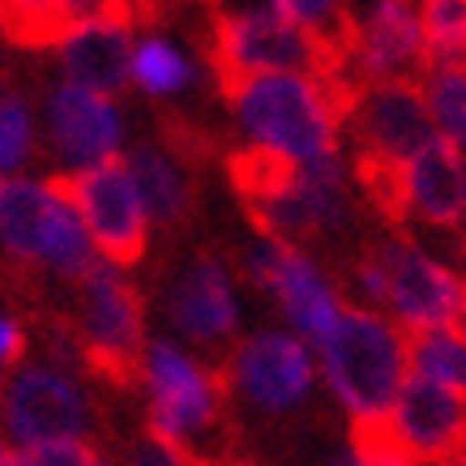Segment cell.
Masks as SVG:
<instances>
[{
  "mask_svg": "<svg viewBox=\"0 0 466 466\" xmlns=\"http://www.w3.org/2000/svg\"><path fill=\"white\" fill-rule=\"evenodd\" d=\"M137 385L146 390V432L171 441L193 462L236 453L223 441L231 432V390L223 368H206L176 342L155 339L142 355Z\"/></svg>",
  "mask_w": 466,
  "mask_h": 466,
  "instance_id": "1",
  "label": "cell"
},
{
  "mask_svg": "<svg viewBox=\"0 0 466 466\" xmlns=\"http://www.w3.org/2000/svg\"><path fill=\"white\" fill-rule=\"evenodd\" d=\"M227 107L248 146L283 155L291 163H317L339 155L342 116L321 82L304 73H261L223 90Z\"/></svg>",
  "mask_w": 466,
  "mask_h": 466,
  "instance_id": "2",
  "label": "cell"
},
{
  "mask_svg": "<svg viewBox=\"0 0 466 466\" xmlns=\"http://www.w3.org/2000/svg\"><path fill=\"white\" fill-rule=\"evenodd\" d=\"M351 458L394 466H466V390L407 377L385 415L351 420Z\"/></svg>",
  "mask_w": 466,
  "mask_h": 466,
  "instance_id": "3",
  "label": "cell"
},
{
  "mask_svg": "<svg viewBox=\"0 0 466 466\" xmlns=\"http://www.w3.org/2000/svg\"><path fill=\"white\" fill-rule=\"evenodd\" d=\"M317 351H321L325 381H329L334 398L347 407L351 420L385 415L410 377L407 334L390 317L372 309L342 304L329 339Z\"/></svg>",
  "mask_w": 466,
  "mask_h": 466,
  "instance_id": "4",
  "label": "cell"
},
{
  "mask_svg": "<svg viewBox=\"0 0 466 466\" xmlns=\"http://www.w3.org/2000/svg\"><path fill=\"white\" fill-rule=\"evenodd\" d=\"M73 334L82 368L90 377L133 390L142 377V355L150 347L146 339V299L128 269L95 261L77 283V312H73Z\"/></svg>",
  "mask_w": 466,
  "mask_h": 466,
  "instance_id": "5",
  "label": "cell"
},
{
  "mask_svg": "<svg viewBox=\"0 0 466 466\" xmlns=\"http://www.w3.org/2000/svg\"><path fill=\"white\" fill-rule=\"evenodd\" d=\"M0 248L56 279L82 283L95 266V244L56 180L14 176L0 188Z\"/></svg>",
  "mask_w": 466,
  "mask_h": 466,
  "instance_id": "6",
  "label": "cell"
},
{
  "mask_svg": "<svg viewBox=\"0 0 466 466\" xmlns=\"http://www.w3.org/2000/svg\"><path fill=\"white\" fill-rule=\"evenodd\" d=\"M95 407L73 372L56 364H17L0 381V441L14 450H39L56 441H90Z\"/></svg>",
  "mask_w": 466,
  "mask_h": 466,
  "instance_id": "7",
  "label": "cell"
},
{
  "mask_svg": "<svg viewBox=\"0 0 466 466\" xmlns=\"http://www.w3.org/2000/svg\"><path fill=\"white\" fill-rule=\"evenodd\" d=\"M56 184L82 218L99 261L120 269L142 261L146 244H150V218H146V206L133 188L125 158H112V163L86 171H60Z\"/></svg>",
  "mask_w": 466,
  "mask_h": 466,
  "instance_id": "8",
  "label": "cell"
},
{
  "mask_svg": "<svg viewBox=\"0 0 466 466\" xmlns=\"http://www.w3.org/2000/svg\"><path fill=\"white\" fill-rule=\"evenodd\" d=\"M385 257V309L394 312L402 334L424 329H458L466 309V279L445 261L428 257L407 236L381 240Z\"/></svg>",
  "mask_w": 466,
  "mask_h": 466,
  "instance_id": "9",
  "label": "cell"
},
{
  "mask_svg": "<svg viewBox=\"0 0 466 466\" xmlns=\"http://www.w3.org/2000/svg\"><path fill=\"white\" fill-rule=\"evenodd\" d=\"M342 133H351L360 163H385V167H407L428 142H437L420 82L364 86L342 120Z\"/></svg>",
  "mask_w": 466,
  "mask_h": 466,
  "instance_id": "10",
  "label": "cell"
},
{
  "mask_svg": "<svg viewBox=\"0 0 466 466\" xmlns=\"http://www.w3.org/2000/svg\"><path fill=\"white\" fill-rule=\"evenodd\" d=\"M261 240H279L299 248V240H317L329 231H342L351 218V188H347V167L342 158H317V163H299L296 180L283 193L266 201L244 206Z\"/></svg>",
  "mask_w": 466,
  "mask_h": 466,
  "instance_id": "11",
  "label": "cell"
},
{
  "mask_svg": "<svg viewBox=\"0 0 466 466\" xmlns=\"http://www.w3.org/2000/svg\"><path fill=\"white\" fill-rule=\"evenodd\" d=\"M223 377L231 398H244L248 407L269 410V415H287L312 394L317 360L309 342H299L296 334L266 329L236 342L231 360L223 364Z\"/></svg>",
  "mask_w": 466,
  "mask_h": 466,
  "instance_id": "12",
  "label": "cell"
},
{
  "mask_svg": "<svg viewBox=\"0 0 466 466\" xmlns=\"http://www.w3.org/2000/svg\"><path fill=\"white\" fill-rule=\"evenodd\" d=\"M248 279L279 299L283 317L296 325L299 342L321 347L329 339V329H334V321L342 312V299H339V287L325 279V269L304 248L261 240L248 253Z\"/></svg>",
  "mask_w": 466,
  "mask_h": 466,
  "instance_id": "13",
  "label": "cell"
},
{
  "mask_svg": "<svg viewBox=\"0 0 466 466\" xmlns=\"http://www.w3.org/2000/svg\"><path fill=\"white\" fill-rule=\"evenodd\" d=\"M47 137H52V150L65 163V171H86L120 158L125 120H120L116 99L60 82L47 95Z\"/></svg>",
  "mask_w": 466,
  "mask_h": 466,
  "instance_id": "14",
  "label": "cell"
},
{
  "mask_svg": "<svg viewBox=\"0 0 466 466\" xmlns=\"http://www.w3.org/2000/svg\"><path fill=\"white\" fill-rule=\"evenodd\" d=\"M167 317L198 347H218V342L236 339L240 304H236L231 274L214 253H198L180 269V279L167 291Z\"/></svg>",
  "mask_w": 466,
  "mask_h": 466,
  "instance_id": "15",
  "label": "cell"
},
{
  "mask_svg": "<svg viewBox=\"0 0 466 466\" xmlns=\"http://www.w3.org/2000/svg\"><path fill=\"white\" fill-rule=\"evenodd\" d=\"M351 73L360 86L420 82L424 77V35L415 0H377L355 39Z\"/></svg>",
  "mask_w": 466,
  "mask_h": 466,
  "instance_id": "16",
  "label": "cell"
},
{
  "mask_svg": "<svg viewBox=\"0 0 466 466\" xmlns=\"http://www.w3.org/2000/svg\"><path fill=\"white\" fill-rule=\"evenodd\" d=\"M402 210L428 227L466 223V155L450 142H428L402 167Z\"/></svg>",
  "mask_w": 466,
  "mask_h": 466,
  "instance_id": "17",
  "label": "cell"
},
{
  "mask_svg": "<svg viewBox=\"0 0 466 466\" xmlns=\"http://www.w3.org/2000/svg\"><path fill=\"white\" fill-rule=\"evenodd\" d=\"M65 82L116 99L133 82V22H90L56 43Z\"/></svg>",
  "mask_w": 466,
  "mask_h": 466,
  "instance_id": "18",
  "label": "cell"
},
{
  "mask_svg": "<svg viewBox=\"0 0 466 466\" xmlns=\"http://www.w3.org/2000/svg\"><path fill=\"white\" fill-rule=\"evenodd\" d=\"M90 22H133L128 0H0V35L17 47H56Z\"/></svg>",
  "mask_w": 466,
  "mask_h": 466,
  "instance_id": "19",
  "label": "cell"
},
{
  "mask_svg": "<svg viewBox=\"0 0 466 466\" xmlns=\"http://www.w3.org/2000/svg\"><path fill=\"white\" fill-rule=\"evenodd\" d=\"M133 188L146 206V218L158 227H180L198 206V184L188 171V155L171 146H137L125 155Z\"/></svg>",
  "mask_w": 466,
  "mask_h": 466,
  "instance_id": "20",
  "label": "cell"
},
{
  "mask_svg": "<svg viewBox=\"0 0 466 466\" xmlns=\"http://www.w3.org/2000/svg\"><path fill=\"white\" fill-rule=\"evenodd\" d=\"M266 5H274L283 17H291L296 26H304L312 39L329 52V56L351 69L360 26H355L351 5H347V0H266ZM351 77H355V73H351Z\"/></svg>",
  "mask_w": 466,
  "mask_h": 466,
  "instance_id": "21",
  "label": "cell"
},
{
  "mask_svg": "<svg viewBox=\"0 0 466 466\" xmlns=\"http://www.w3.org/2000/svg\"><path fill=\"white\" fill-rule=\"evenodd\" d=\"M420 35H424L428 69H466V0H420Z\"/></svg>",
  "mask_w": 466,
  "mask_h": 466,
  "instance_id": "22",
  "label": "cell"
},
{
  "mask_svg": "<svg viewBox=\"0 0 466 466\" xmlns=\"http://www.w3.org/2000/svg\"><path fill=\"white\" fill-rule=\"evenodd\" d=\"M193 82V60L163 35H146L142 43H133V86L150 95V99H171L188 90Z\"/></svg>",
  "mask_w": 466,
  "mask_h": 466,
  "instance_id": "23",
  "label": "cell"
},
{
  "mask_svg": "<svg viewBox=\"0 0 466 466\" xmlns=\"http://www.w3.org/2000/svg\"><path fill=\"white\" fill-rule=\"evenodd\" d=\"M407 360L410 377L466 390V339L462 329H424V334H407Z\"/></svg>",
  "mask_w": 466,
  "mask_h": 466,
  "instance_id": "24",
  "label": "cell"
},
{
  "mask_svg": "<svg viewBox=\"0 0 466 466\" xmlns=\"http://www.w3.org/2000/svg\"><path fill=\"white\" fill-rule=\"evenodd\" d=\"M420 86H424V103H428L437 137L466 150V69H458V65L428 69L420 77Z\"/></svg>",
  "mask_w": 466,
  "mask_h": 466,
  "instance_id": "25",
  "label": "cell"
},
{
  "mask_svg": "<svg viewBox=\"0 0 466 466\" xmlns=\"http://www.w3.org/2000/svg\"><path fill=\"white\" fill-rule=\"evenodd\" d=\"M30 150H35V116L26 99L5 95L0 99V180H14V171L30 158Z\"/></svg>",
  "mask_w": 466,
  "mask_h": 466,
  "instance_id": "26",
  "label": "cell"
},
{
  "mask_svg": "<svg viewBox=\"0 0 466 466\" xmlns=\"http://www.w3.org/2000/svg\"><path fill=\"white\" fill-rule=\"evenodd\" d=\"M120 466H193V458L184 450H176L171 441L155 437V432H137V437L128 441Z\"/></svg>",
  "mask_w": 466,
  "mask_h": 466,
  "instance_id": "27",
  "label": "cell"
},
{
  "mask_svg": "<svg viewBox=\"0 0 466 466\" xmlns=\"http://www.w3.org/2000/svg\"><path fill=\"white\" fill-rule=\"evenodd\" d=\"M22 355H26V325L17 321L14 312L0 309V381L22 364Z\"/></svg>",
  "mask_w": 466,
  "mask_h": 466,
  "instance_id": "28",
  "label": "cell"
},
{
  "mask_svg": "<svg viewBox=\"0 0 466 466\" xmlns=\"http://www.w3.org/2000/svg\"><path fill=\"white\" fill-rule=\"evenodd\" d=\"M184 0H128V9H133V22H158V17H167L171 9H180Z\"/></svg>",
  "mask_w": 466,
  "mask_h": 466,
  "instance_id": "29",
  "label": "cell"
},
{
  "mask_svg": "<svg viewBox=\"0 0 466 466\" xmlns=\"http://www.w3.org/2000/svg\"><path fill=\"white\" fill-rule=\"evenodd\" d=\"M193 466H257V462H248L244 453H227V458H210V462H193Z\"/></svg>",
  "mask_w": 466,
  "mask_h": 466,
  "instance_id": "30",
  "label": "cell"
},
{
  "mask_svg": "<svg viewBox=\"0 0 466 466\" xmlns=\"http://www.w3.org/2000/svg\"><path fill=\"white\" fill-rule=\"evenodd\" d=\"M0 466H22V450H14L9 441H0Z\"/></svg>",
  "mask_w": 466,
  "mask_h": 466,
  "instance_id": "31",
  "label": "cell"
},
{
  "mask_svg": "<svg viewBox=\"0 0 466 466\" xmlns=\"http://www.w3.org/2000/svg\"><path fill=\"white\" fill-rule=\"evenodd\" d=\"M339 466H394V462H360V458H347V462H339Z\"/></svg>",
  "mask_w": 466,
  "mask_h": 466,
  "instance_id": "32",
  "label": "cell"
},
{
  "mask_svg": "<svg viewBox=\"0 0 466 466\" xmlns=\"http://www.w3.org/2000/svg\"><path fill=\"white\" fill-rule=\"evenodd\" d=\"M458 329H462V339H466V309H462V321H458Z\"/></svg>",
  "mask_w": 466,
  "mask_h": 466,
  "instance_id": "33",
  "label": "cell"
},
{
  "mask_svg": "<svg viewBox=\"0 0 466 466\" xmlns=\"http://www.w3.org/2000/svg\"><path fill=\"white\" fill-rule=\"evenodd\" d=\"M95 466H116V462H107V458H99V462H95Z\"/></svg>",
  "mask_w": 466,
  "mask_h": 466,
  "instance_id": "34",
  "label": "cell"
},
{
  "mask_svg": "<svg viewBox=\"0 0 466 466\" xmlns=\"http://www.w3.org/2000/svg\"><path fill=\"white\" fill-rule=\"evenodd\" d=\"M0 188H5V180H0Z\"/></svg>",
  "mask_w": 466,
  "mask_h": 466,
  "instance_id": "35",
  "label": "cell"
}]
</instances>
